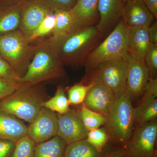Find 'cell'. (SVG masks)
Segmentation results:
<instances>
[{
  "label": "cell",
  "instance_id": "cell-26",
  "mask_svg": "<svg viewBox=\"0 0 157 157\" xmlns=\"http://www.w3.org/2000/svg\"><path fill=\"white\" fill-rule=\"evenodd\" d=\"M12 157H34L36 144L27 135L15 141Z\"/></svg>",
  "mask_w": 157,
  "mask_h": 157
},
{
  "label": "cell",
  "instance_id": "cell-31",
  "mask_svg": "<svg viewBox=\"0 0 157 157\" xmlns=\"http://www.w3.org/2000/svg\"><path fill=\"white\" fill-rule=\"evenodd\" d=\"M0 77L19 83L20 78L8 62L0 55Z\"/></svg>",
  "mask_w": 157,
  "mask_h": 157
},
{
  "label": "cell",
  "instance_id": "cell-13",
  "mask_svg": "<svg viewBox=\"0 0 157 157\" xmlns=\"http://www.w3.org/2000/svg\"><path fill=\"white\" fill-rule=\"evenodd\" d=\"M57 114L58 120L57 135L63 140L67 145L86 138L88 131L82 124L78 111L70 109L64 114Z\"/></svg>",
  "mask_w": 157,
  "mask_h": 157
},
{
  "label": "cell",
  "instance_id": "cell-20",
  "mask_svg": "<svg viewBox=\"0 0 157 157\" xmlns=\"http://www.w3.org/2000/svg\"><path fill=\"white\" fill-rule=\"evenodd\" d=\"M24 3L14 6L0 3V36L19 29L21 9Z\"/></svg>",
  "mask_w": 157,
  "mask_h": 157
},
{
  "label": "cell",
  "instance_id": "cell-37",
  "mask_svg": "<svg viewBox=\"0 0 157 157\" xmlns=\"http://www.w3.org/2000/svg\"><path fill=\"white\" fill-rule=\"evenodd\" d=\"M29 0H0V3L7 6H14L20 3H24Z\"/></svg>",
  "mask_w": 157,
  "mask_h": 157
},
{
  "label": "cell",
  "instance_id": "cell-21",
  "mask_svg": "<svg viewBox=\"0 0 157 157\" xmlns=\"http://www.w3.org/2000/svg\"><path fill=\"white\" fill-rule=\"evenodd\" d=\"M67 144L58 135L50 140L38 144L34 157H64Z\"/></svg>",
  "mask_w": 157,
  "mask_h": 157
},
{
  "label": "cell",
  "instance_id": "cell-24",
  "mask_svg": "<svg viewBox=\"0 0 157 157\" xmlns=\"http://www.w3.org/2000/svg\"><path fill=\"white\" fill-rule=\"evenodd\" d=\"M78 112L82 124L88 132L104 125L107 120L106 117L89 109L83 104Z\"/></svg>",
  "mask_w": 157,
  "mask_h": 157
},
{
  "label": "cell",
  "instance_id": "cell-32",
  "mask_svg": "<svg viewBox=\"0 0 157 157\" xmlns=\"http://www.w3.org/2000/svg\"><path fill=\"white\" fill-rule=\"evenodd\" d=\"M20 83L0 77V101L10 95L19 87Z\"/></svg>",
  "mask_w": 157,
  "mask_h": 157
},
{
  "label": "cell",
  "instance_id": "cell-36",
  "mask_svg": "<svg viewBox=\"0 0 157 157\" xmlns=\"http://www.w3.org/2000/svg\"><path fill=\"white\" fill-rule=\"evenodd\" d=\"M149 10L153 14L155 18L157 17V0H142Z\"/></svg>",
  "mask_w": 157,
  "mask_h": 157
},
{
  "label": "cell",
  "instance_id": "cell-28",
  "mask_svg": "<svg viewBox=\"0 0 157 157\" xmlns=\"http://www.w3.org/2000/svg\"><path fill=\"white\" fill-rule=\"evenodd\" d=\"M94 84H85L80 82L67 88L70 105L82 104L89 90Z\"/></svg>",
  "mask_w": 157,
  "mask_h": 157
},
{
  "label": "cell",
  "instance_id": "cell-19",
  "mask_svg": "<svg viewBox=\"0 0 157 157\" xmlns=\"http://www.w3.org/2000/svg\"><path fill=\"white\" fill-rule=\"evenodd\" d=\"M27 126L22 120L0 109V139L14 141L26 135Z\"/></svg>",
  "mask_w": 157,
  "mask_h": 157
},
{
  "label": "cell",
  "instance_id": "cell-5",
  "mask_svg": "<svg viewBox=\"0 0 157 157\" xmlns=\"http://www.w3.org/2000/svg\"><path fill=\"white\" fill-rule=\"evenodd\" d=\"M106 118L104 129L109 140L122 147L132 136L134 126V107L125 91L116 95Z\"/></svg>",
  "mask_w": 157,
  "mask_h": 157
},
{
  "label": "cell",
  "instance_id": "cell-23",
  "mask_svg": "<svg viewBox=\"0 0 157 157\" xmlns=\"http://www.w3.org/2000/svg\"><path fill=\"white\" fill-rule=\"evenodd\" d=\"M70 102L65 93L63 86H58L53 97L44 103L43 107L59 114H63L70 110Z\"/></svg>",
  "mask_w": 157,
  "mask_h": 157
},
{
  "label": "cell",
  "instance_id": "cell-16",
  "mask_svg": "<svg viewBox=\"0 0 157 157\" xmlns=\"http://www.w3.org/2000/svg\"><path fill=\"white\" fill-rule=\"evenodd\" d=\"M121 18L129 27L148 28L155 18L142 0H129L124 3Z\"/></svg>",
  "mask_w": 157,
  "mask_h": 157
},
{
  "label": "cell",
  "instance_id": "cell-7",
  "mask_svg": "<svg viewBox=\"0 0 157 157\" xmlns=\"http://www.w3.org/2000/svg\"><path fill=\"white\" fill-rule=\"evenodd\" d=\"M126 57L87 71L81 82L86 85H101L112 91L115 95L123 94L125 91Z\"/></svg>",
  "mask_w": 157,
  "mask_h": 157
},
{
  "label": "cell",
  "instance_id": "cell-10",
  "mask_svg": "<svg viewBox=\"0 0 157 157\" xmlns=\"http://www.w3.org/2000/svg\"><path fill=\"white\" fill-rule=\"evenodd\" d=\"M126 59L125 93L132 101L139 99L142 96L150 78L149 74L144 63L138 61L128 53Z\"/></svg>",
  "mask_w": 157,
  "mask_h": 157
},
{
  "label": "cell",
  "instance_id": "cell-2",
  "mask_svg": "<svg viewBox=\"0 0 157 157\" xmlns=\"http://www.w3.org/2000/svg\"><path fill=\"white\" fill-rule=\"evenodd\" d=\"M104 37L95 25L50 38L63 64L76 70L84 67L87 56Z\"/></svg>",
  "mask_w": 157,
  "mask_h": 157
},
{
  "label": "cell",
  "instance_id": "cell-35",
  "mask_svg": "<svg viewBox=\"0 0 157 157\" xmlns=\"http://www.w3.org/2000/svg\"><path fill=\"white\" fill-rule=\"evenodd\" d=\"M147 32L151 42L157 45V23H153L147 28Z\"/></svg>",
  "mask_w": 157,
  "mask_h": 157
},
{
  "label": "cell",
  "instance_id": "cell-9",
  "mask_svg": "<svg viewBox=\"0 0 157 157\" xmlns=\"http://www.w3.org/2000/svg\"><path fill=\"white\" fill-rule=\"evenodd\" d=\"M58 129L57 113L43 107L36 117L27 126V135L38 144L56 136Z\"/></svg>",
  "mask_w": 157,
  "mask_h": 157
},
{
  "label": "cell",
  "instance_id": "cell-12",
  "mask_svg": "<svg viewBox=\"0 0 157 157\" xmlns=\"http://www.w3.org/2000/svg\"><path fill=\"white\" fill-rule=\"evenodd\" d=\"M138 106L134 108V125L156 119L157 78H150Z\"/></svg>",
  "mask_w": 157,
  "mask_h": 157
},
{
  "label": "cell",
  "instance_id": "cell-11",
  "mask_svg": "<svg viewBox=\"0 0 157 157\" xmlns=\"http://www.w3.org/2000/svg\"><path fill=\"white\" fill-rule=\"evenodd\" d=\"M44 0H29L24 3L19 30L29 39L47 14L52 12Z\"/></svg>",
  "mask_w": 157,
  "mask_h": 157
},
{
  "label": "cell",
  "instance_id": "cell-39",
  "mask_svg": "<svg viewBox=\"0 0 157 157\" xmlns=\"http://www.w3.org/2000/svg\"><path fill=\"white\" fill-rule=\"evenodd\" d=\"M129 1V0H123V2L124 3H125L126 2H128V1Z\"/></svg>",
  "mask_w": 157,
  "mask_h": 157
},
{
  "label": "cell",
  "instance_id": "cell-25",
  "mask_svg": "<svg viewBox=\"0 0 157 157\" xmlns=\"http://www.w3.org/2000/svg\"><path fill=\"white\" fill-rule=\"evenodd\" d=\"M55 25L51 37L56 38L67 33L72 24V17L70 11H54Z\"/></svg>",
  "mask_w": 157,
  "mask_h": 157
},
{
  "label": "cell",
  "instance_id": "cell-14",
  "mask_svg": "<svg viewBox=\"0 0 157 157\" xmlns=\"http://www.w3.org/2000/svg\"><path fill=\"white\" fill-rule=\"evenodd\" d=\"M98 0H76L70 11L72 24L68 33L97 25L100 20Z\"/></svg>",
  "mask_w": 157,
  "mask_h": 157
},
{
  "label": "cell",
  "instance_id": "cell-38",
  "mask_svg": "<svg viewBox=\"0 0 157 157\" xmlns=\"http://www.w3.org/2000/svg\"><path fill=\"white\" fill-rule=\"evenodd\" d=\"M107 157H121L119 156L118 155L115 153H113L110 154Z\"/></svg>",
  "mask_w": 157,
  "mask_h": 157
},
{
  "label": "cell",
  "instance_id": "cell-33",
  "mask_svg": "<svg viewBox=\"0 0 157 157\" xmlns=\"http://www.w3.org/2000/svg\"><path fill=\"white\" fill-rule=\"evenodd\" d=\"M52 11H70L75 5L76 0H44Z\"/></svg>",
  "mask_w": 157,
  "mask_h": 157
},
{
  "label": "cell",
  "instance_id": "cell-27",
  "mask_svg": "<svg viewBox=\"0 0 157 157\" xmlns=\"http://www.w3.org/2000/svg\"><path fill=\"white\" fill-rule=\"evenodd\" d=\"M56 17L54 11L47 14L39 26L34 31L33 33L29 39V42L40 40L52 34L55 25Z\"/></svg>",
  "mask_w": 157,
  "mask_h": 157
},
{
  "label": "cell",
  "instance_id": "cell-15",
  "mask_svg": "<svg viewBox=\"0 0 157 157\" xmlns=\"http://www.w3.org/2000/svg\"><path fill=\"white\" fill-rule=\"evenodd\" d=\"M123 0H98L100 20L96 25L104 37L109 35L122 17Z\"/></svg>",
  "mask_w": 157,
  "mask_h": 157
},
{
  "label": "cell",
  "instance_id": "cell-8",
  "mask_svg": "<svg viewBox=\"0 0 157 157\" xmlns=\"http://www.w3.org/2000/svg\"><path fill=\"white\" fill-rule=\"evenodd\" d=\"M157 120L136 126L128 142L115 153L121 157H157Z\"/></svg>",
  "mask_w": 157,
  "mask_h": 157
},
{
  "label": "cell",
  "instance_id": "cell-22",
  "mask_svg": "<svg viewBox=\"0 0 157 157\" xmlns=\"http://www.w3.org/2000/svg\"><path fill=\"white\" fill-rule=\"evenodd\" d=\"M109 154L98 152L86 138L67 144L64 157H107Z\"/></svg>",
  "mask_w": 157,
  "mask_h": 157
},
{
  "label": "cell",
  "instance_id": "cell-4",
  "mask_svg": "<svg viewBox=\"0 0 157 157\" xmlns=\"http://www.w3.org/2000/svg\"><path fill=\"white\" fill-rule=\"evenodd\" d=\"M129 29L121 18L106 39L87 56L84 66L86 72L126 56Z\"/></svg>",
  "mask_w": 157,
  "mask_h": 157
},
{
  "label": "cell",
  "instance_id": "cell-34",
  "mask_svg": "<svg viewBox=\"0 0 157 157\" xmlns=\"http://www.w3.org/2000/svg\"><path fill=\"white\" fill-rule=\"evenodd\" d=\"M14 146V141L0 139V157H12Z\"/></svg>",
  "mask_w": 157,
  "mask_h": 157
},
{
  "label": "cell",
  "instance_id": "cell-1",
  "mask_svg": "<svg viewBox=\"0 0 157 157\" xmlns=\"http://www.w3.org/2000/svg\"><path fill=\"white\" fill-rule=\"evenodd\" d=\"M34 55L25 75L19 83L64 86L69 78L51 38L42 39L33 45Z\"/></svg>",
  "mask_w": 157,
  "mask_h": 157
},
{
  "label": "cell",
  "instance_id": "cell-17",
  "mask_svg": "<svg viewBox=\"0 0 157 157\" xmlns=\"http://www.w3.org/2000/svg\"><path fill=\"white\" fill-rule=\"evenodd\" d=\"M113 93L101 85L94 84L88 92L84 102L86 107L107 117L115 101Z\"/></svg>",
  "mask_w": 157,
  "mask_h": 157
},
{
  "label": "cell",
  "instance_id": "cell-18",
  "mask_svg": "<svg viewBox=\"0 0 157 157\" xmlns=\"http://www.w3.org/2000/svg\"><path fill=\"white\" fill-rule=\"evenodd\" d=\"M150 43L147 27H129L128 53L134 59L140 63H144V58Z\"/></svg>",
  "mask_w": 157,
  "mask_h": 157
},
{
  "label": "cell",
  "instance_id": "cell-30",
  "mask_svg": "<svg viewBox=\"0 0 157 157\" xmlns=\"http://www.w3.org/2000/svg\"><path fill=\"white\" fill-rule=\"evenodd\" d=\"M144 62L148 70L150 78H157V45L151 42Z\"/></svg>",
  "mask_w": 157,
  "mask_h": 157
},
{
  "label": "cell",
  "instance_id": "cell-6",
  "mask_svg": "<svg viewBox=\"0 0 157 157\" xmlns=\"http://www.w3.org/2000/svg\"><path fill=\"white\" fill-rule=\"evenodd\" d=\"M33 55V45L19 29L0 36V55L20 78L27 71Z\"/></svg>",
  "mask_w": 157,
  "mask_h": 157
},
{
  "label": "cell",
  "instance_id": "cell-3",
  "mask_svg": "<svg viewBox=\"0 0 157 157\" xmlns=\"http://www.w3.org/2000/svg\"><path fill=\"white\" fill-rule=\"evenodd\" d=\"M48 98L45 84L20 83L14 92L0 101V109L31 123Z\"/></svg>",
  "mask_w": 157,
  "mask_h": 157
},
{
  "label": "cell",
  "instance_id": "cell-29",
  "mask_svg": "<svg viewBox=\"0 0 157 157\" xmlns=\"http://www.w3.org/2000/svg\"><path fill=\"white\" fill-rule=\"evenodd\" d=\"M88 142L98 152H104V147L109 140V136L104 128L93 129L88 132L86 138Z\"/></svg>",
  "mask_w": 157,
  "mask_h": 157
}]
</instances>
